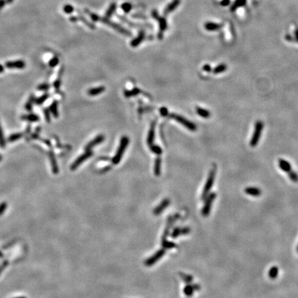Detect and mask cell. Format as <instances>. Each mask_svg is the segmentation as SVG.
<instances>
[{"mask_svg":"<svg viewBox=\"0 0 298 298\" xmlns=\"http://www.w3.org/2000/svg\"><path fill=\"white\" fill-rule=\"evenodd\" d=\"M230 4V0H223V1L221 2L220 4L222 6H226Z\"/></svg>","mask_w":298,"mask_h":298,"instance_id":"obj_47","label":"cell"},{"mask_svg":"<svg viewBox=\"0 0 298 298\" xmlns=\"http://www.w3.org/2000/svg\"><path fill=\"white\" fill-rule=\"evenodd\" d=\"M33 101H34V97H31V98L28 99L27 103L26 104V106H25L26 109L28 110V111H31V109H32V107H33Z\"/></svg>","mask_w":298,"mask_h":298,"instance_id":"obj_38","label":"cell"},{"mask_svg":"<svg viewBox=\"0 0 298 298\" xmlns=\"http://www.w3.org/2000/svg\"><path fill=\"white\" fill-rule=\"evenodd\" d=\"M264 129V123L261 120H257L255 122V129L253 131L251 140L250 141V146L251 147H255L257 145L259 141L260 140L261 135Z\"/></svg>","mask_w":298,"mask_h":298,"instance_id":"obj_4","label":"cell"},{"mask_svg":"<svg viewBox=\"0 0 298 298\" xmlns=\"http://www.w3.org/2000/svg\"><path fill=\"white\" fill-rule=\"evenodd\" d=\"M216 171H217V166L216 165H213V168L211 169L210 172H209L207 180H206L205 186L204 187L202 194V200H205V198L207 197V195L209 194V193H210L211 189H212L214 184V181H215Z\"/></svg>","mask_w":298,"mask_h":298,"instance_id":"obj_2","label":"cell"},{"mask_svg":"<svg viewBox=\"0 0 298 298\" xmlns=\"http://www.w3.org/2000/svg\"><path fill=\"white\" fill-rule=\"evenodd\" d=\"M13 0H7V2H9V3H10V2H12Z\"/></svg>","mask_w":298,"mask_h":298,"instance_id":"obj_51","label":"cell"},{"mask_svg":"<svg viewBox=\"0 0 298 298\" xmlns=\"http://www.w3.org/2000/svg\"><path fill=\"white\" fill-rule=\"evenodd\" d=\"M246 3V0H236L235 2V3L232 5V6L231 8V10H234L235 9H238L240 6H244Z\"/></svg>","mask_w":298,"mask_h":298,"instance_id":"obj_32","label":"cell"},{"mask_svg":"<svg viewBox=\"0 0 298 298\" xmlns=\"http://www.w3.org/2000/svg\"><path fill=\"white\" fill-rule=\"evenodd\" d=\"M144 37H145L144 32V31H140L139 35H138L135 40H133L131 42H130V46L132 47H136L139 46L140 44L144 40Z\"/></svg>","mask_w":298,"mask_h":298,"instance_id":"obj_19","label":"cell"},{"mask_svg":"<svg viewBox=\"0 0 298 298\" xmlns=\"http://www.w3.org/2000/svg\"><path fill=\"white\" fill-rule=\"evenodd\" d=\"M3 71H4V67H3V66H2V65L0 64V73H2Z\"/></svg>","mask_w":298,"mask_h":298,"instance_id":"obj_50","label":"cell"},{"mask_svg":"<svg viewBox=\"0 0 298 298\" xmlns=\"http://www.w3.org/2000/svg\"><path fill=\"white\" fill-rule=\"evenodd\" d=\"M105 90V88L104 86H99V87L92 88L88 90V94L90 96H96L98 95Z\"/></svg>","mask_w":298,"mask_h":298,"instance_id":"obj_21","label":"cell"},{"mask_svg":"<svg viewBox=\"0 0 298 298\" xmlns=\"http://www.w3.org/2000/svg\"><path fill=\"white\" fill-rule=\"evenodd\" d=\"M152 16L154 19H155L159 22V32L158 33V38L159 39V40H161V39H162L163 32L164 30H166V28H167L166 20L165 18L163 17H159V15H158V12H157V10H153L152 11Z\"/></svg>","mask_w":298,"mask_h":298,"instance_id":"obj_7","label":"cell"},{"mask_svg":"<svg viewBox=\"0 0 298 298\" xmlns=\"http://www.w3.org/2000/svg\"><path fill=\"white\" fill-rule=\"evenodd\" d=\"M155 122H153L151 125V129L149 130L148 137H147V144L149 145H152L153 144L154 138H155Z\"/></svg>","mask_w":298,"mask_h":298,"instance_id":"obj_15","label":"cell"},{"mask_svg":"<svg viewBox=\"0 0 298 298\" xmlns=\"http://www.w3.org/2000/svg\"><path fill=\"white\" fill-rule=\"evenodd\" d=\"M129 137H126V136H124L121 140H120V144L117 149V151L115 154V155L113 157V158L112 159V162L114 164H117L120 162L121 159L123 157V155L125 152V150H126V147L129 145Z\"/></svg>","mask_w":298,"mask_h":298,"instance_id":"obj_3","label":"cell"},{"mask_svg":"<svg viewBox=\"0 0 298 298\" xmlns=\"http://www.w3.org/2000/svg\"><path fill=\"white\" fill-rule=\"evenodd\" d=\"M180 0H173L171 3H170L168 6L166 7V9L164 10V15H169L170 12H171L173 11V10L177 9V6H179L180 4Z\"/></svg>","mask_w":298,"mask_h":298,"instance_id":"obj_13","label":"cell"},{"mask_svg":"<svg viewBox=\"0 0 298 298\" xmlns=\"http://www.w3.org/2000/svg\"><path fill=\"white\" fill-rule=\"evenodd\" d=\"M44 115H45L46 121L48 122H50V121H51V115H50V113H51V112H50V110L46 108L45 110H44Z\"/></svg>","mask_w":298,"mask_h":298,"instance_id":"obj_44","label":"cell"},{"mask_svg":"<svg viewBox=\"0 0 298 298\" xmlns=\"http://www.w3.org/2000/svg\"><path fill=\"white\" fill-rule=\"evenodd\" d=\"M49 158H50V160H51L53 172L54 174H57L59 172V168H58V166H57L55 157V155L53 152H51L49 153Z\"/></svg>","mask_w":298,"mask_h":298,"instance_id":"obj_17","label":"cell"},{"mask_svg":"<svg viewBox=\"0 0 298 298\" xmlns=\"http://www.w3.org/2000/svg\"><path fill=\"white\" fill-rule=\"evenodd\" d=\"M15 298H27L26 297H15Z\"/></svg>","mask_w":298,"mask_h":298,"instance_id":"obj_52","label":"cell"},{"mask_svg":"<svg viewBox=\"0 0 298 298\" xmlns=\"http://www.w3.org/2000/svg\"><path fill=\"white\" fill-rule=\"evenodd\" d=\"M73 10H74V8L70 6V5H65L64 7V11L67 14L71 13L73 12Z\"/></svg>","mask_w":298,"mask_h":298,"instance_id":"obj_40","label":"cell"},{"mask_svg":"<svg viewBox=\"0 0 298 298\" xmlns=\"http://www.w3.org/2000/svg\"><path fill=\"white\" fill-rule=\"evenodd\" d=\"M116 8H117V4H116L112 3L111 5H110L108 9H107V10H106V17H107V18L111 17L115 12V11Z\"/></svg>","mask_w":298,"mask_h":298,"instance_id":"obj_28","label":"cell"},{"mask_svg":"<svg viewBox=\"0 0 298 298\" xmlns=\"http://www.w3.org/2000/svg\"><path fill=\"white\" fill-rule=\"evenodd\" d=\"M85 12L86 13H87L88 15H89V17L93 21H95V22H99L101 23H105V24H106L107 26H108V27H110L111 28H113L114 30H117V32H119L120 34H122V35H124L125 36L129 37L131 35L130 31L126 29V28H124V27H122V26H120L119 24H117V23L112 22V21L108 20V18H107L106 17H103L99 16V15H96L95 13H93V12H91L90 10L86 9L85 10Z\"/></svg>","mask_w":298,"mask_h":298,"instance_id":"obj_1","label":"cell"},{"mask_svg":"<svg viewBox=\"0 0 298 298\" xmlns=\"http://www.w3.org/2000/svg\"><path fill=\"white\" fill-rule=\"evenodd\" d=\"M278 164L279 168L285 172H289L292 170L291 164L284 159H279Z\"/></svg>","mask_w":298,"mask_h":298,"instance_id":"obj_14","label":"cell"},{"mask_svg":"<svg viewBox=\"0 0 298 298\" xmlns=\"http://www.w3.org/2000/svg\"><path fill=\"white\" fill-rule=\"evenodd\" d=\"M104 140V137L102 135H99L98 136H97L95 139H93L92 141H90V142L86 146L85 150L90 151V149H92L93 147H95V146H96L97 145L101 144Z\"/></svg>","mask_w":298,"mask_h":298,"instance_id":"obj_10","label":"cell"},{"mask_svg":"<svg viewBox=\"0 0 298 298\" xmlns=\"http://www.w3.org/2000/svg\"><path fill=\"white\" fill-rule=\"evenodd\" d=\"M48 97H49V95H48V94H44V95H43L42 96H41L40 98L36 99L35 103L37 104V105H41V104H42L44 101H45L46 99H48Z\"/></svg>","mask_w":298,"mask_h":298,"instance_id":"obj_35","label":"cell"},{"mask_svg":"<svg viewBox=\"0 0 298 298\" xmlns=\"http://www.w3.org/2000/svg\"><path fill=\"white\" fill-rule=\"evenodd\" d=\"M244 192L246 193V194L253 196V197H258V196H260L262 194V190H261L260 189H259L257 187L253 186L247 187L244 189Z\"/></svg>","mask_w":298,"mask_h":298,"instance_id":"obj_12","label":"cell"},{"mask_svg":"<svg viewBox=\"0 0 298 298\" xmlns=\"http://www.w3.org/2000/svg\"><path fill=\"white\" fill-rule=\"evenodd\" d=\"M203 70H205V71H206V72H208V73H210V72L212 71V69H211V65H209V64L204 65Z\"/></svg>","mask_w":298,"mask_h":298,"instance_id":"obj_46","label":"cell"},{"mask_svg":"<svg viewBox=\"0 0 298 298\" xmlns=\"http://www.w3.org/2000/svg\"><path fill=\"white\" fill-rule=\"evenodd\" d=\"M26 64L22 60H17L14 62H7L6 63V67L8 69H22L25 67Z\"/></svg>","mask_w":298,"mask_h":298,"instance_id":"obj_11","label":"cell"},{"mask_svg":"<svg viewBox=\"0 0 298 298\" xmlns=\"http://www.w3.org/2000/svg\"><path fill=\"white\" fill-rule=\"evenodd\" d=\"M294 35H295V37H293L287 35H286V37H285V38H286V40L289 41H291V42L292 41H295V42L298 43V28H296L295 29Z\"/></svg>","mask_w":298,"mask_h":298,"instance_id":"obj_30","label":"cell"},{"mask_svg":"<svg viewBox=\"0 0 298 298\" xmlns=\"http://www.w3.org/2000/svg\"><path fill=\"white\" fill-rule=\"evenodd\" d=\"M159 112H160L161 115L163 117H166L167 115H168V114H169L168 109H167L166 108H165V107H162V108H160V111H159Z\"/></svg>","mask_w":298,"mask_h":298,"instance_id":"obj_45","label":"cell"},{"mask_svg":"<svg viewBox=\"0 0 298 298\" xmlns=\"http://www.w3.org/2000/svg\"><path fill=\"white\" fill-rule=\"evenodd\" d=\"M5 146H6V142H5L3 130H2L1 124H0V147L4 148Z\"/></svg>","mask_w":298,"mask_h":298,"instance_id":"obj_37","label":"cell"},{"mask_svg":"<svg viewBox=\"0 0 298 298\" xmlns=\"http://www.w3.org/2000/svg\"><path fill=\"white\" fill-rule=\"evenodd\" d=\"M199 289H200V287L197 284L188 285V286L185 287L184 291L186 295H188V296H190V295H191L193 293V292L195 291H197V290Z\"/></svg>","mask_w":298,"mask_h":298,"instance_id":"obj_20","label":"cell"},{"mask_svg":"<svg viewBox=\"0 0 298 298\" xmlns=\"http://www.w3.org/2000/svg\"><path fill=\"white\" fill-rule=\"evenodd\" d=\"M59 63V59L57 58V57H54V58L52 59L51 61H50L49 62V65H50V66H51V67H55V66H56L57 64H58Z\"/></svg>","mask_w":298,"mask_h":298,"instance_id":"obj_41","label":"cell"},{"mask_svg":"<svg viewBox=\"0 0 298 298\" xmlns=\"http://www.w3.org/2000/svg\"><path fill=\"white\" fill-rule=\"evenodd\" d=\"M140 92V90L138 89V88H135V89H133L132 90H130V91H126L124 93V95L126 97H127V98H129V97H131V96H135L136 95H137L138 93H139Z\"/></svg>","mask_w":298,"mask_h":298,"instance_id":"obj_36","label":"cell"},{"mask_svg":"<svg viewBox=\"0 0 298 298\" xmlns=\"http://www.w3.org/2000/svg\"><path fill=\"white\" fill-rule=\"evenodd\" d=\"M7 208V203L6 202H2L0 204V215H2L3 214L6 209Z\"/></svg>","mask_w":298,"mask_h":298,"instance_id":"obj_42","label":"cell"},{"mask_svg":"<svg viewBox=\"0 0 298 298\" xmlns=\"http://www.w3.org/2000/svg\"><path fill=\"white\" fill-rule=\"evenodd\" d=\"M195 110H196V113H197V115H200V117H203V118L208 119L211 117V112L208 111L207 109H205V108H201V107L197 106L196 107Z\"/></svg>","mask_w":298,"mask_h":298,"instance_id":"obj_18","label":"cell"},{"mask_svg":"<svg viewBox=\"0 0 298 298\" xmlns=\"http://www.w3.org/2000/svg\"><path fill=\"white\" fill-rule=\"evenodd\" d=\"M23 134H22V133H14V134H12L9 138H8V141L10 142H13L15 141L20 140Z\"/></svg>","mask_w":298,"mask_h":298,"instance_id":"obj_31","label":"cell"},{"mask_svg":"<svg viewBox=\"0 0 298 298\" xmlns=\"http://www.w3.org/2000/svg\"><path fill=\"white\" fill-rule=\"evenodd\" d=\"M93 155L92 151H86V153H84L82 155H81L79 158L76 159L74 162L72 164L71 166H70V169L71 170H75L76 169L77 167H79L81 164H82L83 161H85L86 159L90 158Z\"/></svg>","mask_w":298,"mask_h":298,"instance_id":"obj_8","label":"cell"},{"mask_svg":"<svg viewBox=\"0 0 298 298\" xmlns=\"http://www.w3.org/2000/svg\"><path fill=\"white\" fill-rule=\"evenodd\" d=\"M204 27H205V29L208 31H215V30H219V28L222 27V25L217 23L208 22L205 23Z\"/></svg>","mask_w":298,"mask_h":298,"instance_id":"obj_22","label":"cell"},{"mask_svg":"<svg viewBox=\"0 0 298 298\" xmlns=\"http://www.w3.org/2000/svg\"><path fill=\"white\" fill-rule=\"evenodd\" d=\"M228 67H227V65L225 64H219L218 66H215L214 69L212 70V72L214 74H219V73H222L225 71L227 70Z\"/></svg>","mask_w":298,"mask_h":298,"instance_id":"obj_24","label":"cell"},{"mask_svg":"<svg viewBox=\"0 0 298 298\" xmlns=\"http://www.w3.org/2000/svg\"><path fill=\"white\" fill-rule=\"evenodd\" d=\"M117 17H118L120 20H122L124 23H126V24L129 25V27H133V28H142V27H146L150 28H153V27L151 24H145V25H143V24H139V23H136L133 22H131V21H130L129 20H128L126 17H125L124 16H123V15H117Z\"/></svg>","mask_w":298,"mask_h":298,"instance_id":"obj_9","label":"cell"},{"mask_svg":"<svg viewBox=\"0 0 298 298\" xmlns=\"http://www.w3.org/2000/svg\"><path fill=\"white\" fill-rule=\"evenodd\" d=\"M190 232V229L189 228H183V229H177L174 231L173 234H172V236L173 237H177L179 235H184L187 234Z\"/></svg>","mask_w":298,"mask_h":298,"instance_id":"obj_27","label":"cell"},{"mask_svg":"<svg viewBox=\"0 0 298 298\" xmlns=\"http://www.w3.org/2000/svg\"><path fill=\"white\" fill-rule=\"evenodd\" d=\"M59 86H60V82L59 80H57L56 82H55L54 83V86H55V88H58L59 87Z\"/></svg>","mask_w":298,"mask_h":298,"instance_id":"obj_48","label":"cell"},{"mask_svg":"<svg viewBox=\"0 0 298 298\" xmlns=\"http://www.w3.org/2000/svg\"><path fill=\"white\" fill-rule=\"evenodd\" d=\"M216 197V193H211L205 198L204 205L202 210V214L204 217H207L209 215V213H211V209L212 207L213 202L215 200Z\"/></svg>","mask_w":298,"mask_h":298,"instance_id":"obj_6","label":"cell"},{"mask_svg":"<svg viewBox=\"0 0 298 298\" xmlns=\"http://www.w3.org/2000/svg\"><path fill=\"white\" fill-rule=\"evenodd\" d=\"M161 159L160 157H158L155 159V166H154V172L157 176H159L161 174Z\"/></svg>","mask_w":298,"mask_h":298,"instance_id":"obj_23","label":"cell"},{"mask_svg":"<svg viewBox=\"0 0 298 298\" xmlns=\"http://www.w3.org/2000/svg\"><path fill=\"white\" fill-rule=\"evenodd\" d=\"M170 117L175 120H176L177 122L183 125V126L186 128L187 129L191 130V131H195L197 129V127L196 126L195 124L189 121V120H188L187 119H186L185 117H182L181 115H179L172 113L170 115Z\"/></svg>","mask_w":298,"mask_h":298,"instance_id":"obj_5","label":"cell"},{"mask_svg":"<svg viewBox=\"0 0 298 298\" xmlns=\"http://www.w3.org/2000/svg\"><path fill=\"white\" fill-rule=\"evenodd\" d=\"M5 3H6V2L4 0H0V9H2L4 6Z\"/></svg>","mask_w":298,"mask_h":298,"instance_id":"obj_49","label":"cell"},{"mask_svg":"<svg viewBox=\"0 0 298 298\" xmlns=\"http://www.w3.org/2000/svg\"><path fill=\"white\" fill-rule=\"evenodd\" d=\"M288 173H289V178H290V179L291 180V181L294 182H298V174L297 173V172H295V171H293V170H291V171H290L289 172H288Z\"/></svg>","mask_w":298,"mask_h":298,"instance_id":"obj_33","label":"cell"},{"mask_svg":"<svg viewBox=\"0 0 298 298\" xmlns=\"http://www.w3.org/2000/svg\"><path fill=\"white\" fill-rule=\"evenodd\" d=\"M22 119H24V120H28V121H29V122H37L38 120L40 119V117L37 115L30 114V115H27L22 116Z\"/></svg>","mask_w":298,"mask_h":298,"instance_id":"obj_29","label":"cell"},{"mask_svg":"<svg viewBox=\"0 0 298 298\" xmlns=\"http://www.w3.org/2000/svg\"><path fill=\"white\" fill-rule=\"evenodd\" d=\"M297 252H298V247H297Z\"/></svg>","mask_w":298,"mask_h":298,"instance_id":"obj_54","label":"cell"},{"mask_svg":"<svg viewBox=\"0 0 298 298\" xmlns=\"http://www.w3.org/2000/svg\"><path fill=\"white\" fill-rule=\"evenodd\" d=\"M49 88H50V85L48 84V83H42V84H40L38 86L37 89L40 90H47L48 89H49Z\"/></svg>","mask_w":298,"mask_h":298,"instance_id":"obj_43","label":"cell"},{"mask_svg":"<svg viewBox=\"0 0 298 298\" xmlns=\"http://www.w3.org/2000/svg\"><path fill=\"white\" fill-rule=\"evenodd\" d=\"M279 273V269L277 266H273V267L270 268V270L268 271V277L272 279H274L277 278V277Z\"/></svg>","mask_w":298,"mask_h":298,"instance_id":"obj_26","label":"cell"},{"mask_svg":"<svg viewBox=\"0 0 298 298\" xmlns=\"http://www.w3.org/2000/svg\"><path fill=\"white\" fill-rule=\"evenodd\" d=\"M70 20L71 21V22H77L78 20H80V21H82V22L83 23H85V24L86 26H87V27H89L90 28H92V29H94V28H95V25H93V23H90L86 19L85 17H83L82 16H78V17L73 16V17H70Z\"/></svg>","mask_w":298,"mask_h":298,"instance_id":"obj_16","label":"cell"},{"mask_svg":"<svg viewBox=\"0 0 298 298\" xmlns=\"http://www.w3.org/2000/svg\"><path fill=\"white\" fill-rule=\"evenodd\" d=\"M50 112L53 114V115L55 117H58L59 113H58V108H57V101H53L50 106Z\"/></svg>","mask_w":298,"mask_h":298,"instance_id":"obj_25","label":"cell"},{"mask_svg":"<svg viewBox=\"0 0 298 298\" xmlns=\"http://www.w3.org/2000/svg\"><path fill=\"white\" fill-rule=\"evenodd\" d=\"M121 8L125 12H129L132 9V5L129 3H124L122 5Z\"/></svg>","mask_w":298,"mask_h":298,"instance_id":"obj_39","label":"cell"},{"mask_svg":"<svg viewBox=\"0 0 298 298\" xmlns=\"http://www.w3.org/2000/svg\"><path fill=\"white\" fill-rule=\"evenodd\" d=\"M1 160H2V156L0 155V161H1Z\"/></svg>","mask_w":298,"mask_h":298,"instance_id":"obj_53","label":"cell"},{"mask_svg":"<svg viewBox=\"0 0 298 298\" xmlns=\"http://www.w3.org/2000/svg\"><path fill=\"white\" fill-rule=\"evenodd\" d=\"M151 151L153 152L154 153L157 154V155H161V153H162V150L161 148L159 147L158 146L156 145H151Z\"/></svg>","mask_w":298,"mask_h":298,"instance_id":"obj_34","label":"cell"}]
</instances>
